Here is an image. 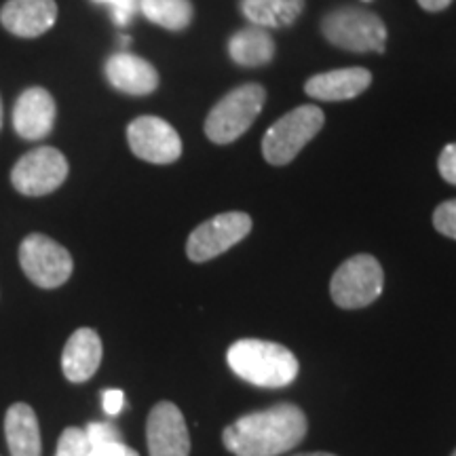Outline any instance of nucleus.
Wrapping results in <instances>:
<instances>
[{
    "label": "nucleus",
    "instance_id": "nucleus-22",
    "mask_svg": "<svg viewBox=\"0 0 456 456\" xmlns=\"http://www.w3.org/2000/svg\"><path fill=\"white\" fill-rule=\"evenodd\" d=\"M95 4H108L110 7L112 21L118 28L131 24L135 15L140 13V0H94Z\"/></svg>",
    "mask_w": 456,
    "mask_h": 456
},
{
    "label": "nucleus",
    "instance_id": "nucleus-29",
    "mask_svg": "<svg viewBox=\"0 0 456 456\" xmlns=\"http://www.w3.org/2000/svg\"><path fill=\"white\" fill-rule=\"evenodd\" d=\"M296 456H336V454H330V452H311V454H296Z\"/></svg>",
    "mask_w": 456,
    "mask_h": 456
},
{
    "label": "nucleus",
    "instance_id": "nucleus-16",
    "mask_svg": "<svg viewBox=\"0 0 456 456\" xmlns=\"http://www.w3.org/2000/svg\"><path fill=\"white\" fill-rule=\"evenodd\" d=\"M370 83H372V74L366 68H345V70H332L311 77L305 85V91L313 100L342 102L357 98L370 87Z\"/></svg>",
    "mask_w": 456,
    "mask_h": 456
},
{
    "label": "nucleus",
    "instance_id": "nucleus-28",
    "mask_svg": "<svg viewBox=\"0 0 456 456\" xmlns=\"http://www.w3.org/2000/svg\"><path fill=\"white\" fill-rule=\"evenodd\" d=\"M452 0H419V4L429 13H440V11L448 9Z\"/></svg>",
    "mask_w": 456,
    "mask_h": 456
},
{
    "label": "nucleus",
    "instance_id": "nucleus-5",
    "mask_svg": "<svg viewBox=\"0 0 456 456\" xmlns=\"http://www.w3.org/2000/svg\"><path fill=\"white\" fill-rule=\"evenodd\" d=\"M322 32L334 47L366 53H385L387 28L379 15L357 7H342L328 13L322 21Z\"/></svg>",
    "mask_w": 456,
    "mask_h": 456
},
{
    "label": "nucleus",
    "instance_id": "nucleus-20",
    "mask_svg": "<svg viewBox=\"0 0 456 456\" xmlns=\"http://www.w3.org/2000/svg\"><path fill=\"white\" fill-rule=\"evenodd\" d=\"M140 13L169 32L186 30L192 21L191 0H140Z\"/></svg>",
    "mask_w": 456,
    "mask_h": 456
},
{
    "label": "nucleus",
    "instance_id": "nucleus-31",
    "mask_svg": "<svg viewBox=\"0 0 456 456\" xmlns=\"http://www.w3.org/2000/svg\"><path fill=\"white\" fill-rule=\"evenodd\" d=\"M452 456H456V450H454V452H452Z\"/></svg>",
    "mask_w": 456,
    "mask_h": 456
},
{
    "label": "nucleus",
    "instance_id": "nucleus-7",
    "mask_svg": "<svg viewBox=\"0 0 456 456\" xmlns=\"http://www.w3.org/2000/svg\"><path fill=\"white\" fill-rule=\"evenodd\" d=\"M20 265L26 277L43 289H55L72 275L74 262L64 245L47 235L32 232L20 245Z\"/></svg>",
    "mask_w": 456,
    "mask_h": 456
},
{
    "label": "nucleus",
    "instance_id": "nucleus-26",
    "mask_svg": "<svg viewBox=\"0 0 456 456\" xmlns=\"http://www.w3.org/2000/svg\"><path fill=\"white\" fill-rule=\"evenodd\" d=\"M102 406L108 416H118L125 408V393L121 389H106L102 393Z\"/></svg>",
    "mask_w": 456,
    "mask_h": 456
},
{
    "label": "nucleus",
    "instance_id": "nucleus-18",
    "mask_svg": "<svg viewBox=\"0 0 456 456\" xmlns=\"http://www.w3.org/2000/svg\"><path fill=\"white\" fill-rule=\"evenodd\" d=\"M228 53L239 66H265L275 57V41L265 28L249 26L232 34L228 41Z\"/></svg>",
    "mask_w": 456,
    "mask_h": 456
},
{
    "label": "nucleus",
    "instance_id": "nucleus-9",
    "mask_svg": "<svg viewBox=\"0 0 456 456\" xmlns=\"http://www.w3.org/2000/svg\"><path fill=\"white\" fill-rule=\"evenodd\" d=\"M252 231V218L243 212H226L214 216L191 232L186 256L192 262H208L224 254L232 245L243 241Z\"/></svg>",
    "mask_w": 456,
    "mask_h": 456
},
{
    "label": "nucleus",
    "instance_id": "nucleus-15",
    "mask_svg": "<svg viewBox=\"0 0 456 456\" xmlns=\"http://www.w3.org/2000/svg\"><path fill=\"white\" fill-rule=\"evenodd\" d=\"M102 338L91 328L77 330L61 353V370L70 383H87L102 363Z\"/></svg>",
    "mask_w": 456,
    "mask_h": 456
},
{
    "label": "nucleus",
    "instance_id": "nucleus-2",
    "mask_svg": "<svg viewBox=\"0 0 456 456\" xmlns=\"http://www.w3.org/2000/svg\"><path fill=\"white\" fill-rule=\"evenodd\" d=\"M226 362L239 379L262 389H281L298 376V359L283 345L258 338H243L231 345Z\"/></svg>",
    "mask_w": 456,
    "mask_h": 456
},
{
    "label": "nucleus",
    "instance_id": "nucleus-25",
    "mask_svg": "<svg viewBox=\"0 0 456 456\" xmlns=\"http://www.w3.org/2000/svg\"><path fill=\"white\" fill-rule=\"evenodd\" d=\"M437 167H440L442 178L446 180L448 184L456 186V144H448L444 148Z\"/></svg>",
    "mask_w": 456,
    "mask_h": 456
},
{
    "label": "nucleus",
    "instance_id": "nucleus-4",
    "mask_svg": "<svg viewBox=\"0 0 456 456\" xmlns=\"http://www.w3.org/2000/svg\"><path fill=\"white\" fill-rule=\"evenodd\" d=\"M326 117L317 106H298L266 131L262 140V155L271 165L292 163L298 152L322 131Z\"/></svg>",
    "mask_w": 456,
    "mask_h": 456
},
{
    "label": "nucleus",
    "instance_id": "nucleus-10",
    "mask_svg": "<svg viewBox=\"0 0 456 456\" xmlns=\"http://www.w3.org/2000/svg\"><path fill=\"white\" fill-rule=\"evenodd\" d=\"M127 142L131 152L146 163L169 165L182 155L178 131L159 117H138L129 123Z\"/></svg>",
    "mask_w": 456,
    "mask_h": 456
},
{
    "label": "nucleus",
    "instance_id": "nucleus-27",
    "mask_svg": "<svg viewBox=\"0 0 456 456\" xmlns=\"http://www.w3.org/2000/svg\"><path fill=\"white\" fill-rule=\"evenodd\" d=\"M89 456H140L134 448H129L125 442H112L104 446H95L89 450Z\"/></svg>",
    "mask_w": 456,
    "mask_h": 456
},
{
    "label": "nucleus",
    "instance_id": "nucleus-3",
    "mask_svg": "<svg viewBox=\"0 0 456 456\" xmlns=\"http://www.w3.org/2000/svg\"><path fill=\"white\" fill-rule=\"evenodd\" d=\"M266 91L258 83H248L226 94L205 118V134L214 144H231L252 127L265 106Z\"/></svg>",
    "mask_w": 456,
    "mask_h": 456
},
{
    "label": "nucleus",
    "instance_id": "nucleus-24",
    "mask_svg": "<svg viewBox=\"0 0 456 456\" xmlns=\"http://www.w3.org/2000/svg\"><path fill=\"white\" fill-rule=\"evenodd\" d=\"M85 436H87L91 448L104 446V444L112 442H123L121 431H118L112 423H91L87 425V429H85Z\"/></svg>",
    "mask_w": 456,
    "mask_h": 456
},
{
    "label": "nucleus",
    "instance_id": "nucleus-13",
    "mask_svg": "<svg viewBox=\"0 0 456 456\" xmlns=\"http://www.w3.org/2000/svg\"><path fill=\"white\" fill-rule=\"evenodd\" d=\"M57 21L55 0H7L0 9V24L20 38H37Z\"/></svg>",
    "mask_w": 456,
    "mask_h": 456
},
{
    "label": "nucleus",
    "instance_id": "nucleus-17",
    "mask_svg": "<svg viewBox=\"0 0 456 456\" xmlns=\"http://www.w3.org/2000/svg\"><path fill=\"white\" fill-rule=\"evenodd\" d=\"M4 436L11 456H41V429L37 412L28 403H13L4 416Z\"/></svg>",
    "mask_w": 456,
    "mask_h": 456
},
{
    "label": "nucleus",
    "instance_id": "nucleus-11",
    "mask_svg": "<svg viewBox=\"0 0 456 456\" xmlns=\"http://www.w3.org/2000/svg\"><path fill=\"white\" fill-rule=\"evenodd\" d=\"M146 440L151 456H188L191 436L184 414L171 402H159L148 414Z\"/></svg>",
    "mask_w": 456,
    "mask_h": 456
},
{
    "label": "nucleus",
    "instance_id": "nucleus-8",
    "mask_svg": "<svg viewBox=\"0 0 456 456\" xmlns=\"http://www.w3.org/2000/svg\"><path fill=\"white\" fill-rule=\"evenodd\" d=\"M68 161L53 146L26 152L11 171V184L26 197H45L55 192L68 178Z\"/></svg>",
    "mask_w": 456,
    "mask_h": 456
},
{
    "label": "nucleus",
    "instance_id": "nucleus-30",
    "mask_svg": "<svg viewBox=\"0 0 456 456\" xmlns=\"http://www.w3.org/2000/svg\"><path fill=\"white\" fill-rule=\"evenodd\" d=\"M0 127H3V102H0Z\"/></svg>",
    "mask_w": 456,
    "mask_h": 456
},
{
    "label": "nucleus",
    "instance_id": "nucleus-14",
    "mask_svg": "<svg viewBox=\"0 0 456 456\" xmlns=\"http://www.w3.org/2000/svg\"><path fill=\"white\" fill-rule=\"evenodd\" d=\"M104 72L108 83L127 95L142 98V95H151L159 87V72L155 66L127 51H118L108 57Z\"/></svg>",
    "mask_w": 456,
    "mask_h": 456
},
{
    "label": "nucleus",
    "instance_id": "nucleus-21",
    "mask_svg": "<svg viewBox=\"0 0 456 456\" xmlns=\"http://www.w3.org/2000/svg\"><path fill=\"white\" fill-rule=\"evenodd\" d=\"M89 442L85 436V429L78 427H68V429L60 436L57 442L55 456H89Z\"/></svg>",
    "mask_w": 456,
    "mask_h": 456
},
{
    "label": "nucleus",
    "instance_id": "nucleus-12",
    "mask_svg": "<svg viewBox=\"0 0 456 456\" xmlns=\"http://www.w3.org/2000/svg\"><path fill=\"white\" fill-rule=\"evenodd\" d=\"M55 114L53 95L43 87H30L15 102L13 129L24 140H43L55 127Z\"/></svg>",
    "mask_w": 456,
    "mask_h": 456
},
{
    "label": "nucleus",
    "instance_id": "nucleus-1",
    "mask_svg": "<svg viewBox=\"0 0 456 456\" xmlns=\"http://www.w3.org/2000/svg\"><path fill=\"white\" fill-rule=\"evenodd\" d=\"M306 436V416L294 403H277L245 414L222 433L235 456H279L298 446Z\"/></svg>",
    "mask_w": 456,
    "mask_h": 456
},
{
    "label": "nucleus",
    "instance_id": "nucleus-6",
    "mask_svg": "<svg viewBox=\"0 0 456 456\" xmlns=\"http://www.w3.org/2000/svg\"><path fill=\"white\" fill-rule=\"evenodd\" d=\"M385 273L370 254H357L336 269L330 294L340 309H363L383 294Z\"/></svg>",
    "mask_w": 456,
    "mask_h": 456
},
{
    "label": "nucleus",
    "instance_id": "nucleus-23",
    "mask_svg": "<svg viewBox=\"0 0 456 456\" xmlns=\"http://www.w3.org/2000/svg\"><path fill=\"white\" fill-rule=\"evenodd\" d=\"M433 226L437 228V232H442L444 237L456 239V199L452 201H444L440 208L433 214Z\"/></svg>",
    "mask_w": 456,
    "mask_h": 456
},
{
    "label": "nucleus",
    "instance_id": "nucleus-19",
    "mask_svg": "<svg viewBox=\"0 0 456 456\" xmlns=\"http://www.w3.org/2000/svg\"><path fill=\"white\" fill-rule=\"evenodd\" d=\"M305 0H243V15L252 21L254 26L265 28V30H277V28H288L298 20Z\"/></svg>",
    "mask_w": 456,
    "mask_h": 456
}]
</instances>
